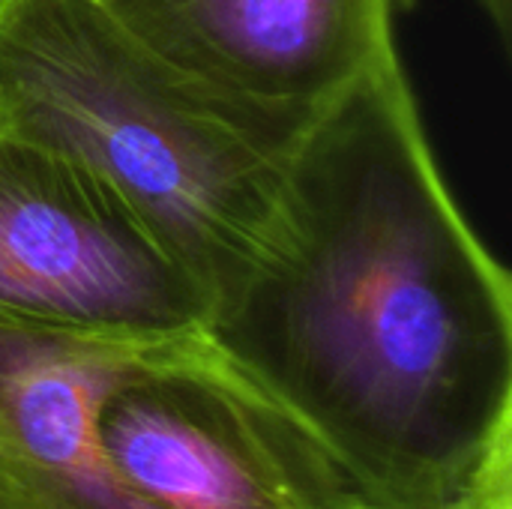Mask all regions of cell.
Returning <instances> with one entry per match:
<instances>
[{
  "label": "cell",
  "mask_w": 512,
  "mask_h": 509,
  "mask_svg": "<svg viewBox=\"0 0 512 509\" xmlns=\"http://www.w3.org/2000/svg\"><path fill=\"white\" fill-rule=\"evenodd\" d=\"M480 6L486 9V15L492 18V24H495V30L504 36V39H510V9H512V0H480Z\"/></svg>",
  "instance_id": "52a82bcc"
},
{
  "label": "cell",
  "mask_w": 512,
  "mask_h": 509,
  "mask_svg": "<svg viewBox=\"0 0 512 509\" xmlns=\"http://www.w3.org/2000/svg\"><path fill=\"white\" fill-rule=\"evenodd\" d=\"M213 300L78 162L0 132V321L156 348L207 336Z\"/></svg>",
  "instance_id": "277c9868"
},
{
  "label": "cell",
  "mask_w": 512,
  "mask_h": 509,
  "mask_svg": "<svg viewBox=\"0 0 512 509\" xmlns=\"http://www.w3.org/2000/svg\"><path fill=\"white\" fill-rule=\"evenodd\" d=\"M207 339L360 509H512V288L459 213L399 57L321 108Z\"/></svg>",
  "instance_id": "6da1fadb"
},
{
  "label": "cell",
  "mask_w": 512,
  "mask_h": 509,
  "mask_svg": "<svg viewBox=\"0 0 512 509\" xmlns=\"http://www.w3.org/2000/svg\"><path fill=\"white\" fill-rule=\"evenodd\" d=\"M141 351L0 321V509H144L96 432L105 393Z\"/></svg>",
  "instance_id": "8992f818"
},
{
  "label": "cell",
  "mask_w": 512,
  "mask_h": 509,
  "mask_svg": "<svg viewBox=\"0 0 512 509\" xmlns=\"http://www.w3.org/2000/svg\"><path fill=\"white\" fill-rule=\"evenodd\" d=\"M96 432L144 509H360L321 441L207 336L141 351L105 393Z\"/></svg>",
  "instance_id": "3957f363"
},
{
  "label": "cell",
  "mask_w": 512,
  "mask_h": 509,
  "mask_svg": "<svg viewBox=\"0 0 512 509\" xmlns=\"http://www.w3.org/2000/svg\"><path fill=\"white\" fill-rule=\"evenodd\" d=\"M204 90L312 120L396 54L408 0H93Z\"/></svg>",
  "instance_id": "5b68a950"
},
{
  "label": "cell",
  "mask_w": 512,
  "mask_h": 509,
  "mask_svg": "<svg viewBox=\"0 0 512 509\" xmlns=\"http://www.w3.org/2000/svg\"><path fill=\"white\" fill-rule=\"evenodd\" d=\"M309 123L204 90L93 0H0V132L108 183L213 306L258 258Z\"/></svg>",
  "instance_id": "7a4b0ae2"
}]
</instances>
